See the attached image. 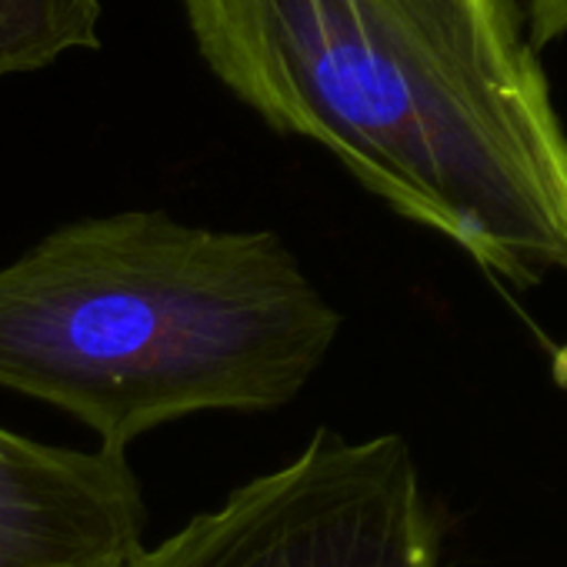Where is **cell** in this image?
<instances>
[{
	"label": "cell",
	"mask_w": 567,
	"mask_h": 567,
	"mask_svg": "<svg viewBox=\"0 0 567 567\" xmlns=\"http://www.w3.org/2000/svg\"><path fill=\"white\" fill-rule=\"evenodd\" d=\"M207 71L494 277L567 270V131L520 0H181Z\"/></svg>",
	"instance_id": "cell-1"
},
{
	"label": "cell",
	"mask_w": 567,
	"mask_h": 567,
	"mask_svg": "<svg viewBox=\"0 0 567 567\" xmlns=\"http://www.w3.org/2000/svg\"><path fill=\"white\" fill-rule=\"evenodd\" d=\"M341 324L274 230L84 217L0 267V388L127 451L190 414L291 404Z\"/></svg>",
	"instance_id": "cell-2"
},
{
	"label": "cell",
	"mask_w": 567,
	"mask_h": 567,
	"mask_svg": "<svg viewBox=\"0 0 567 567\" xmlns=\"http://www.w3.org/2000/svg\"><path fill=\"white\" fill-rule=\"evenodd\" d=\"M131 567H447V557L411 444L318 427L288 464L234 487Z\"/></svg>",
	"instance_id": "cell-3"
},
{
	"label": "cell",
	"mask_w": 567,
	"mask_h": 567,
	"mask_svg": "<svg viewBox=\"0 0 567 567\" xmlns=\"http://www.w3.org/2000/svg\"><path fill=\"white\" fill-rule=\"evenodd\" d=\"M147 504L127 451L0 427V567H131Z\"/></svg>",
	"instance_id": "cell-4"
},
{
	"label": "cell",
	"mask_w": 567,
	"mask_h": 567,
	"mask_svg": "<svg viewBox=\"0 0 567 567\" xmlns=\"http://www.w3.org/2000/svg\"><path fill=\"white\" fill-rule=\"evenodd\" d=\"M101 0H0V81L101 48Z\"/></svg>",
	"instance_id": "cell-5"
},
{
	"label": "cell",
	"mask_w": 567,
	"mask_h": 567,
	"mask_svg": "<svg viewBox=\"0 0 567 567\" xmlns=\"http://www.w3.org/2000/svg\"><path fill=\"white\" fill-rule=\"evenodd\" d=\"M520 8L537 51L567 34V0H520Z\"/></svg>",
	"instance_id": "cell-6"
},
{
	"label": "cell",
	"mask_w": 567,
	"mask_h": 567,
	"mask_svg": "<svg viewBox=\"0 0 567 567\" xmlns=\"http://www.w3.org/2000/svg\"><path fill=\"white\" fill-rule=\"evenodd\" d=\"M554 381L567 388V344L554 348Z\"/></svg>",
	"instance_id": "cell-7"
}]
</instances>
